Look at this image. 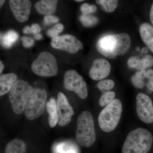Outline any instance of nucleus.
<instances>
[{
	"instance_id": "obj_1",
	"label": "nucleus",
	"mask_w": 153,
	"mask_h": 153,
	"mask_svg": "<svg viewBox=\"0 0 153 153\" xmlns=\"http://www.w3.org/2000/svg\"><path fill=\"white\" fill-rule=\"evenodd\" d=\"M131 45L130 36L126 33L111 34L103 36L96 44L98 52L107 58L114 59L124 55Z\"/></svg>"
},
{
	"instance_id": "obj_2",
	"label": "nucleus",
	"mask_w": 153,
	"mask_h": 153,
	"mask_svg": "<svg viewBox=\"0 0 153 153\" xmlns=\"http://www.w3.org/2000/svg\"><path fill=\"white\" fill-rule=\"evenodd\" d=\"M153 141L150 132L145 128L135 129L128 135L123 147L122 153H148Z\"/></svg>"
},
{
	"instance_id": "obj_3",
	"label": "nucleus",
	"mask_w": 153,
	"mask_h": 153,
	"mask_svg": "<svg viewBox=\"0 0 153 153\" xmlns=\"http://www.w3.org/2000/svg\"><path fill=\"white\" fill-rule=\"evenodd\" d=\"M96 137L93 117L89 111H83L76 121V141L80 146L89 148L95 142Z\"/></svg>"
},
{
	"instance_id": "obj_4",
	"label": "nucleus",
	"mask_w": 153,
	"mask_h": 153,
	"mask_svg": "<svg viewBox=\"0 0 153 153\" xmlns=\"http://www.w3.org/2000/svg\"><path fill=\"white\" fill-rule=\"evenodd\" d=\"M34 88L27 82L17 80L9 92V100L12 110L17 114H20L25 110L28 100Z\"/></svg>"
},
{
	"instance_id": "obj_5",
	"label": "nucleus",
	"mask_w": 153,
	"mask_h": 153,
	"mask_svg": "<svg viewBox=\"0 0 153 153\" xmlns=\"http://www.w3.org/2000/svg\"><path fill=\"white\" fill-rule=\"evenodd\" d=\"M122 111L121 102L117 99L105 107L98 118L99 125L102 130L105 132L114 130L120 120Z\"/></svg>"
},
{
	"instance_id": "obj_6",
	"label": "nucleus",
	"mask_w": 153,
	"mask_h": 153,
	"mask_svg": "<svg viewBox=\"0 0 153 153\" xmlns=\"http://www.w3.org/2000/svg\"><path fill=\"white\" fill-rule=\"evenodd\" d=\"M33 72L38 76H55L58 71L56 58L50 52L44 51L38 55L31 66Z\"/></svg>"
},
{
	"instance_id": "obj_7",
	"label": "nucleus",
	"mask_w": 153,
	"mask_h": 153,
	"mask_svg": "<svg viewBox=\"0 0 153 153\" xmlns=\"http://www.w3.org/2000/svg\"><path fill=\"white\" fill-rule=\"evenodd\" d=\"M47 93L44 89L34 88L25 107V116L33 120L40 117L44 113L47 105Z\"/></svg>"
},
{
	"instance_id": "obj_8",
	"label": "nucleus",
	"mask_w": 153,
	"mask_h": 153,
	"mask_svg": "<svg viewBox=\"0 0 153 153\" xmlns=\"http://www.w3.org/2000/svg\"><path fill=\"white\" fill-rule=\"evenodd\" d=\"M63 84L66 89L75 92L79 98L84 99L87 97V84L75 70L70 69L66 71Z\"/></svg>"
},
{
	"instance_id": "obj_9",
	"label": "nucleus",
	"mask_w": 153,
	"mask_h": 153,
	"mask_svg": "<svg viewBox=\"0 0 153 153\" xmlns=\"http://www.w3.org/2000/svg\"><path fill=\"white\" fill-rule=\"evenodd\" d=\"M51 45L53 48L60 49L70 54H75L83 49L82 42L75 36L64 35L52 39Z\"/></svg>"
},
{
	"instance_id": "obj_10",
	"label": "nucleus",
	"mask_w": 153,
	"mask_h": 153,
	"mask_svg": "<svg viewBox=\"0 0 153 153\" xmlns=\"http://www.w3.org/2000/svg\"><path fill=\"white\" fill-rule=\"evenodd\" d=\"M137 112L141 120L146 123L153 122V105L151 99L143 93H140L136 98Z\"/></svg>"
},
{
	"instance_id": "obj_11",
	"label": "nucleus",
	"mask_w": 153,
	"mask_h": 153,
	"mask_svg": "<svg viewBox=\"0 0 153 153\" xmlns=\"http://www.w3.org/2000/svg\"><path fill=\"white\" fill-rule=\"evenodd\" d=\"M57 108L58 115V125L61 127L68 125L74 114V110L69 104L66 96L62 92L57 94Z\"/></svg>"
},
{
	"instance_id": "obj_12",
	"label": "nucleus",
	"mask_w": 153,
	"mask_h": 153,
	"mask_svg": "<svg viewBox=\"0 0 153 153\" xmlns=\"http://www.w3.org/2000/svg\"><path fill=\"white\" fill-rule=\"evenodd\" d=\"M9 5L17 21L24 23L28 21L32 7L30 0H9Z\"/></svg>"
},
{
	"instance_id": "obj_13",
	"label": "nucleus",
	"mask_w": 153,
	"mask_h": 153,
	"mask_svg": "<svg viewBox=\"0 0 153 153\" xmlns=\"http://www.w3.org/2000/svg\"><path fill=\"white\" fill-rule=\"evenodd\" d=\"M111 66L108 60L98 58L94 60L89 70L90 78L94 80H102L110 73Z\"/></svg>"
},
{
	"instance_id": "obj_14",
	"label": "nucleus",
	"mask_w": 153,
	"mask_h": 153,
	"mask_svg": "<svg viewBox=\"0 0 153 153\" xmlns=\"http://www.w3.org/2000/svg\"><path fill=\"white\" fill-rule=\"evenodd\" d=\"M58 1L40 0L35 4V9L38 13L41 15H52L56 11Z\"/></svg>"
},
{
	"instance_id": "obj_15",
	"label": "nucleus",
	"mask_w": 153,
	"mask_h": 153,
	"mask_svg": "<svg viewBox=\"0 0 153 153\" xmlns=\"http://www.w3.org/2000/svg\"><path fill=\"white\" fill-rule=\"evenodd\" d=\"M17 80L16 74L13 73L1 74L0 76V95L9 92Z\"/></svg>"
},
{
	"instance_id": "obj_16",
	"label": "nucleus",
	"mask_w": 153,
	"mask_h": 153,
	"mask_svg": "<svg viewBox=\"0 0 153 153\" xmlns=\"http://www.w3.org/2000/svg\"><path fill=\"white\" fill-rule=\"evenodd\" d=\"M140 33L142 39L147 47L153 52V27L144 23L140 27Z\"/></svg>"
},
{
	"instance_id": "obj_17",
	"label": "nucleus",
	"mask_w": 153,
	"mask_h": 153,
	"mask_svg": "<svg viewBox=\"0 0 153 153\" xmlns=\"http://www.w3.org/2000/svg\"><path fill=\"white\" fill-rule=\"evenodd\" d=\"M47 110L49 114V122L51 128L55 127L58 121V115L57 112V105L55 99L52 97L47 102Z\"/></svg>"
},
{
	"instance_id": "obj_18",
	"label": "nucleus",
	"mask_w": 153,
	"mask_h": 153,
	"mask_svg": "<svg viewBox=\"0 0 153 153\" xmlns=\"http://www.w3.org/2000/svg\"><path fill=\"white\" fill-rule=\"evenodd\" d=\"M27 145L24 141L16 139L10 141L6 147L5 153H26Z\"/></svg>"
},
{
	"instance_id": "obj_19",
	"label": "nucleus",
	"mask_w": 153,
	"mask_h": 153,
	"mask_svg": "<svg viewBox=\"0 0 153 153\" xmlns=\"http://www.w3.org/2000/svg\"><path fill=\"white\" fill-rule=\"evenodd\" d=\"M18 33L13 30H10L4 35H1V43L5 48H10L18 40Z\"/></svg>"
},
{
	"instance_id": "obj_20",
	"label": "nucleus",
	"mask_w": 153,
	"mask_h": 153,
	"mask_svg": "<svg viewBox=\"0 0 153 153\" xmlns=\"http://www.w3.org/2000/svg\"><path fill=\"white\" fill-rule=\"evenodd\" d=\"M96 3L102 7L106 13L114 12L117 7L118 0H96Z\"/></svg>"
},
{
	"instance_id": "obj_21",
	"label": "nucleus",
	"mask_w": 153,
	"mask_h": 153,
	"mask_svg": "<svg viewBox=\"0 0 153 153\" xmlns=\"http://www.w3.org/2000/svg\"><path fill=\"white\" fill-rule=\"evenodd\" d=\"M146 78V71L141 70L135 73L131 77L132 83L137 88H142L145 85L144 79Z\"/></svg>"
},
{
	"instance_id": "obj_22",
	"label": "nucleus",
	"mask_w": 153,
	"mask_h": 153,
	"mask_svg": "<svg viewBox=\"0 0 153 153\" xmlns=\"http://www.w3.org/2000/svg\"><path fill=\"white\" fill-rule=\"evenodd\" d=\"M80 22L85 27H92L98 23V19L96 17L90 15L82 14L79 17Z\"/></svg>"
},
{
	"instance_id": "obj_23",
	"label": "nucleus",
	"mask_w": 153,
	"mask_h": 153,
	"mask_svg": "<svg viewBox=\"0 0 153 153\" xmlns=\"http://www.w3.org/2000/svg\"><path fill=\"white\" fill-rule=\"evenodd\" d=\"M115 93L114 91H107L101 96L99 103L100 106L105 107L108 105L114 100Z\"/></svg>"
},
{
	"instance_id": "obj_24",
	"label": "nucleus",
	"mask_w": 153,
	"mask_h": 153,
	"mask_svg": "<svg viewBox=\"0 0 153 153\" xmlns=\"http://www.w3.org/2000/svg\"><path fill=\"white\" fill-rule=\"evenodd\" d=\"M153 66V57L150 55H146L142 59H140L137 70H143Z\"/></svg>"
},
{
	"instance_id": "obj_25",
	"label": "nucleus",
	"mask_w": 153,
	"mask_h": 153,
	"mask_svg": "<svg viewBox=\"0 0 153 153\" xmlns=\"http://www.w3.org/2000/svg\"><path fill=\"white\" fill-rule=\"evenodd\" d=\"M115 86V82L112 79H102L98 82L97 86L102 91H109L112 89Z\"/></svg>"
},
{
	"instance_id": "obj_26",
	"label": "nucleus",
	"mask_w": 153,
	"mask_h": 153,
	"mask_svg": "<svg viewBox=\"0 0 153 153\" xmlns=\"http://www.w3.org/2000/svg\"><path fill=\"white\" fill-rule=\"evenodd\" d=\"M80 10L83 15H90L96 12L97 8L94 5H89L87 3H84L80 7Z\"/></svg>"
},
{
	"instance_id": "obj_27",
	"label": "nucleus",
	"mask_w": 153,
	"mask_h": 153,
	"mask_svg": "<svg viewBox=\"0 0 153 153\" xmlns=\"http://www.w3.org/2000/svg\"><path fill=\"white\" fill-rule=\"evenodd\" d=\"M140 58L138 56H134L130 57L127 61L128 66L129 68L137 69Z\"/></svg>"
},
{
	"instance_id": "obj_28",
	"label": "nucleus",
	"mask_w": 153,
	"mask_h": 153,
	"mask_svg": "<svg viewBox=\"0 0 153 153\" xmlns=\"http://www.w3.org/2000/svg\"><path fill=\"white\" fill-rule=\"evenodd\" d=\"M59 21L58 18L52 15H47L44 18V24L47 25L56 24Z\"/></svg>"
},
{
	"instance_id": "obj_29",
	"label": "nucleus",
	"mask_w": 153,
	"mask_h": 153,
	"mask_svg": "<svg viewBox=\"0 0 153 153\" xmlns=\"http://www.w3.org/2000/svg\"><path fill=\"white\" fill-rule=\"evenodd\" d=\"M22 41L23 46L25 48H30L34 44V40L30 37L24 36L22 38Z\"/></svg>"
},
{
	"instance_id": "obj_30",
	"label": "nucleus",
	"mask_w": 153,
	"mask_h": 153,
	"mask_svg": "<svg viewBox=\"0 0 153 153\" xmlns=\"http://www.w3.org/2000/svg\"><path fill=\"white\" fill-rule=\"evenodd\" d=\"M31 32L33 34L36 35V34L39 33L40 31H41V28L40 26L38 24H33L31 26Z\"/></svg>"
},
{
	"instance_id": "obj_31",
	"label": "nucleus",
	"mask_w": 153,
	"mask_h": 153,
	"mask_svg": "<svg viewBox=\"0 0 153 153\" xmlns=\"http://www.w3.org/2000/svg\"><path fill=\"white\" fill-rule=\"evenodd\" d=\"M47 34L49 37H51L52 38H56L58 37L59 35V33L56 32L53 28L49 29L47 32Z\"/></svg>"
},
{
	"instance_id": "obj_32",
	"label": "nucleus",
	"mask_w": 153,
	"mask_h": 153,
	"mask_svg": "<svg viewBox=\"0 0 153 153\" xmlns=\"http://www.w3.org/2000/svg\"><path fill=\"white\" fill-rule=\"evenodd\" d=\"M147 88L149 93L153 91V77L149 79V81L147 83Z\"/></svg>"
},
{
	"instance_id": "obj_33",
	"label": "nucleus",
	"mask_w": 153,
	"mask_h": 153,
	"mask_svg": "<svg viewBox=\"0 0 153 153\" xmlns=\"http://www.w3.org/2000/svg\"><path fill=\"white\" fill-rule=\"evenodd\" d=\"M54 29L58 33H61L64 29V26L61 24H57L53 27Z\"/></svg>"
},
{
	"instance_id": "obj_34",
	"label": "nucleus",
	"mask_w": 153,
	"mask_h": 153,
	"mask_svg": "<svg viewBox=\"0 0 153 153\" xmlns=\"http://www.w3.org/2000/svg\"><path fill=\"white\" fill-rule=\"evenodd\" d=\"M153 77V70L152 69H149L146 71V78L148 79Z\"/></svg>"
},
{
	"instance_id": "obj_35",
	"label": "nucleus",
	"mask_w": 153,
	"mask_h": 153,
	"mask_svg": "<svg viewBox=\"0 0 153 153\" xmlns=\"http://www.w3.org/2000/svg\"><path fill=\"white\" fill-rule=\"evenodd\" d=\"M23 33L25 34H29L32 33L31 30V27L29 26H26L25 27L23 28Z\"/></svg>"
},
{
	"instance_id": "obj_36",
	"label": "nucleus",
	"mask_w": 153,
	"mask_h": 153,
	"mask_svg": "<svg viewBox=\"0 0 153 153\" xmlns=\"http://www.w3.org/2000/svg\"><path fill=\"white\" fill-rule=\"evenodd\" d=\"M150 18L151 22L153 25V4L151 7L150 13Z\"/></svg>"
},
{
	"instance_id": "obj_37",
	"label": "nucleus",
	"mask_w": 153,
	"mask_h": 153,
	"mask_svg": "<svg viewBox=\"0 0 153 153\" xmlns=\"http://www.w3.org/2000/svg\"><path fill=\"white\" fill-rule=\"evenodd\" d=\"M35 39L37 40H41L42 38V35H41V34H40V33L36 34L35 35Z\"/></svg>"
},
{
	"instance_id": "obj_38",
	"label": "nucleus",
	"mask_w": 153,
	"mask_h": 153,
	"mask_svg": "<svg viewBox=\"0 0 153 153\" xmlns=\"http://www.w3.org/2000/svg\"><path fill=\"white\" fill-rule=\"evenodd\" d=\"M4 69V65L1 61H0V73L1 74Z\"/></svg>"
},
{
	"instance_id": "obj_39",
	"label": "nucleus",
	"mask_w": 153,
	"mask_h": 153,
	"mask_svg": "<svg viewBox=\"0 0 153 153\" xmlns=\"http://www.w3.org/2000/svg\"><path fill=\"white\" fill-rule=\"evenodd\" d=\"M6 0H0V7H1L4 4Z\"/></svg>"
},
{
	"instance_id": "obj_40",
	"label": "nucleus",
	"mask_w": 153,
	"mask_h": 153,
	"mask_svg": "<svg viewBox=\"0 0 153 153\" xmlns=\"http://www.w3.org/2000/svg\"><path fill=\"white\" fill-rule=\"evenodd\" d=\"M75 1L77 2H80L82 1H83L84 0H75Z\"/></svg>"
}]
</instances>
